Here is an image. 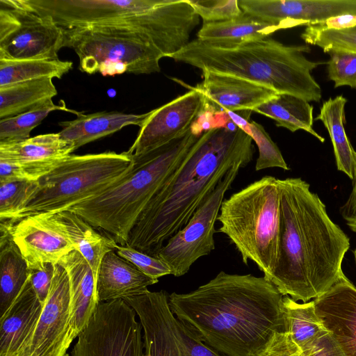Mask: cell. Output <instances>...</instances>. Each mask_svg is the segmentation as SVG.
<instances>
[{
  "label": "cell",
  "instance_id": "6",
  "mask_svg": "<svg viewBox=\"0 0 356 356\" xmlns=\"http://www.w3.org/2000/svg\"><path fill=\"white\" fill-rule=\"evenodd\" d=\"M199 137L191 127L183 136L163 146L143 154H131V164L123 176L67 210L125 246L147 203L181 165Z\"/></svg>",
  "mask_w": 356,
  "mask_h": 356
},
{
  "label": "cell",
  "instance_id": "41",
  "mask_svg": "<svg viewBox=\"0 0 356 356\" xmlns=\"http://www.w3.org/2000/svg\"><path fill=\"white\" fill-rule=\"evenodd\" d=\"M261 356H303L289 332L277 333Z\"/></svg>",
  "mask_w": 356,
  "mask_h": 356
},
{
  "label": "cell",
  "instance_id": "28",
  "mask_svg": "<svg viewBox=\"0 0 356 356\" xmlns=\"http://www.w3.org/2000/svg\"><path fill=\"white\" fill-rule=\"evenodd\" d=\"M346 102L347 99L342 95L330 98L323 102L315 120L323 122L330 134L338 170L345 173L352 180L356 164V152L344 128Z\"/></svg>",
  "mask_w": 356,
  "mask_h": 356
},
{
  "label": "cell",
  "instance_id": "39",
  "mask_svg": "<svg viewBox=\"0 0 356 356\" xmlns=\"http://www.w3.org/2000/svg\"><path fill=\"white\" fill-rule=\"evenodd\" d=\"M116 253L135 266L146 275L159 280L163 276L172 275L169 266L161 259L139 251L135 248L117 244Z\"/></svg>",
  "mask_w": 356,
  "mask_h": 356
},
{
  "label": "cell",
  "instance_id": "40",
  "mask_svg": "<svg viewBox=\"0 0 356 356\" xmlns=\"http://www.w3.org/2000/svg\"><path fill=\"white\" fill-rule=\"evenodd\" d=\"M55 265L46 264L40 269H29V280L41 304L44 305L51 286Z\"/></svg>",
  "mask_w": 356,
  "mask_h": 356
},
{
  "label": "cell",
  "instance_id": "2",
  "mask_svg": "<svg viewBox=\"0 0 356 356\" xmlns=\"http://www.w3.org/2000/svg\"><path fill=\"white\" fill-rule=\"evenodd\" d=\"M250 136L231 120L204 131L185 159L147 203L126 245L154 256L182 229L226 173L252 160Z\"/></svg>",
  "mask_w": 356,
  "mask_h": 356
},
{
  "label": "cell",
  "instance_id": "30",
  "mask_svg": "<svg viewBox=\"0 0 356 356\" xmlns=\"http://www.w3.org/2000/svg\"><path fill=\"white\" fill-rule=\"evenodd\" d=\"M313 106L303 99L279 93L252 111L274 120L277 127L286 128L292 132L302 129L323 143L325 138L313 129Z\"/></svg>",
  "mask_w": 356,
  "mask_h": 356
},
{
  "label": "cell",
  "instance_id": "23",
  "mask_svg": "<svg viewBox=\"0 0 356 356\" xmlns=\"http://www.w3.org/2000/svg\"><path fill=\"white\" fill-rule=\"evenodd\" d=\"M159 280L152 278L115 251H110L103 257L97 275V293L99 302L140 295Z\"/></svg>",
  "mask_w": 356,
  "mask_h": 356
},
{
  "label": "cell",
  "instance_id": "25",
  "mask_svg": "<svg viewBox=\"0 0 356 356\" xmlns=\"http://www.w3.org/2000/svg\"><path fill=\"white\" fill-rule=\"evenodd\" d=\"M0 316L14 302L26 282L29 268L12 239V222L0 220Z\"/></svg>",
  "mask_w": 356,
  "mask_h": 356
},
{
  "label": "cell",
  "instance_id": "10",
  "mask_svg": "<svg viewBox=\"0 0 356 356\" xmlns=\"http://www.w3.org/2000/svg\"><path fill=\"white\" fill-rule=\"evenodd\" d=\"M124 300L138 316L144 356H224L204 343L173 314L165 291L147 290Z\"/></svg>",
  "mask_w": 356,
  "mask_h": 356
},
{
  "label": "cell",
  "instance_id": "37",
  "mask_svg": "<svg viewBox=\"0 0 356 356\" xmlns=\"http://www.w3.org/2000/svg\"><path fill=\"white\" fill-rule=\"evenodd\" d=\"M325 53L330 55L328 78L334 81V88L348 86L356 88V53L341 49H329Z\"/></svg>",
  "mask_w": 356,
  "mask_h": 356
},
{
  "label": "cell",
  "instance_id": "43",
  "mask_svg": "<svg viewBox=\"0 0 356 356\" xmlns=\"http://www.w3.org/2000/svg\"><path fill=\"white\" fill-rule=\"evenodd\" d=\"M355 26H356V15H343L307 25L305 30L309 32H318L327 30H342Z\"/></svg>",
  "mask_w": 356,
  "mask_h": 356
},
{
  "label": "cell",
  "instance_id": "42",
  "mask_svg": "<svg viewBox=\"0 0 356 356\" xmlns=\"http://www.w3.org/2000/svg\"><path fill=\"white\" fill-rule=\"evenodd\" d=\"M302 352L303 356H346L327 331L321 334Z\"/></svg>",
  "mask_w": 356,
  "mask_h": 356
},
{
  "label": "cell",
  "instance_id": "9",
  "mask_svg": "<svg viewBox=\"0 0 356 356\" xmlns=\"http://www.w3.org/2000/svg\"><path fill=\"white\" fill-rule=\"evenodd\" d=\"M65 47L72 49L79 70L104 76L124 73L159 72L164 55L147 37L136 31L111 26L64 29Z\"/></svg>",
  "mask_w": 356,
  "mask_h": 356
},
{
  "label": "cell",
  "instance_id": "5",
  "mask_svg": "<svg viewBox=\"0 0 356 356\" xmlns=\"http://www.w3.org/2000/svg\"><path fill=\"white\" fill-rule=\"evenodd\" d=\"M31 6L63 29L111 26L136 31L164 57L187 45L200 22L186 0H33Z\"/></svg>",
  "mask_w": 356,
  "mask_h": 356
},
{
  "label": "cell",
  "instance_id": "29",
  "mask_svg": "<svg viewBox=\"0 0 356 356\" xmlns=\"http://www.w3.org/2000/svg\"><path fill=\"white\" fill-rule=\"evenodd\" d=\"M52 79L29 80L0 87V120L27 112L56 96Z\"/></svg>",
  "mask_w": 356,
  "mask_h": 356
},
{
  "label": "cell",
  "instance_id": "24",
  "mask_svg": "<svg viewBox=\"0 0 356 356\" xmlns=\"http://www.w3.org/2000/svg\"><path fill=\"white\" fill-rule=\"evenodd\" d=\"M150 114L124 113L120 111H102L90 114L81 112L73 120L60 122V137L70 143L74 150L129 125L141 127Z\"/></svg>",
  "mask_w": 356,
  "mask_h": 356
},
{
  "label": "cell",
  "instance_id": "36",
  "mask_svg": "<svg viewBox=\"0 0 356 356\" xmlns=\"http://www.w3.org/2000/svg\"><path fill=\"white\" fill-rule=\"evenodd\" d=\"M301 38L307 44L320 47L324 52L329 49H341L356 53V26L318 32L305 30Z\"/></svg>",
  "mask_w": 356,
  "mask_h": 356
},
{
  "label": "cell",
  "instance_id": "13",
  "mask_svg": "<svg viewBox=\"0 0 356 356\" xmlns=\"http://www.w3.org/2000/svg\"><path fill=\"white\" fill-rule=\"evenodd\" d=\"M245 166H233L195 211L186 225L172 236L154 257L165 262L172 275L181 277L193 264L215 249V224L226 192Z\"/></svg>",
  "mask_w": 356,
  "mask_h": 356
},
{
  "label": "cell",
  "instance_id": "8",
  "mask_svg": "<svg viewBox=\"0 0 356 356\" xmlns=\"http://www.w3.org/2000/svg\"><path fill=\"white\" fill-rule=\"evenodd\" d=\"M127 152L70 154L37 181L15 222L37 213H59L104 190L129 168Z\"/></svg>",
  "mask_w": 356,
  "mask_h": 356
},
{
  "label": "cell",
  "instance_id": "31",
  "mask_svg": "<svg viewBox=\"0 0 356 356\" xmlns=\"http://www.w3.org/2000/svg\"><path fill=\"white\" fill-rule=\"evenodd\" d=\"M73 67L58 59L0 60V87L42 78L61 79Z\"/></svg>",
  "mask_w": 356,
  "mask_h": 356
},
{
  "label": "cell",
  "instance_id": "16",
  "mask_svg": "<svg viewBox=\"0 0 356 356\" xmlns=\"http://www.w3.org/2000/svg\"><path fill=\"white\" fill-rule=\"evenodd\" d=\"M204 98L195 87L171 102L150 111L128 150L143 154L183 136L203 112Z\"/></svg>",
  "mask_w": 356,
  "mask_h": 356
},
{
  "label": "cell",
  "instance_id": "46",
  "mask_svg": "<svg viewBox=\"0 0 356 356\" xmlns=\"http://www.w3.org/2000/svg\"><path fill=\"white\" fill-rule=\"evenodd\" d=\"M354 257H355V264H356V249L354 250Z\"/></svg>",
  "mask_w": 356,
  "mask_h": 356
},
{
  "label": "cell",
  "instance_id": "7",
  "mask_svg": "<svg viewBox=\"0 0 356 356\" xmlns=\"http://www.w3.org/2000/svg\"><path fill=\"white\" fill-rule=\"evenodd\" d=\"M218 220L245 264L252 261L268 280L278 259L280 232L279 179L265 176L225 199Z\"/></svg>",
  "mask_w": 356,
  "mask_h": 356
},
{
  "label": "cell",
  "instance_id": "17",
  "mask_svg": "<svg viewBox=\"0 0 356 356\" xmlns=\"http://www.w3.org/2000/svg\"><path fill=\"white\" fill-rule=\"evenodd\" d=\"M243 12L284 29L356 15V0H238Z\"/></svg>",
  "mask_w": 356,
  "mask_h": 356
},
{
  "label": "cell",
  "instance_id": "12",
  "mask_svg": "<svg viewBox=\"0 0 356 356\" xmlns=\"http://www.w3.org/2000/svg\"><path fill=\"white\" fill-rule=\"evenodd\" d=\"M123 299L99 303L70 356H144L142 327Z\"/></svg>",
  "mask_w": 356,
  "mask_h": 356
},
{
  "label": "cell",
  "instance_id": "15",
  "mask_svg": "<svg viewBox=\"0 0 356 356\" xmlns=\"http://www.w3.org/2000/svg\"><path fill=\"white\" fill-rule=\"evenodd\" d=\"M11 237L31 270L57 264L75 250L57 213H37L13 222Z\"/></svg>",
  "mask_w": 356,
  "mask_h": 356
},
{
  "label": "cell",
  "instance_id": "27",
  "mask_svg": "<svg viewBox=\"0 0 356 356\" xmlns=\"http://www.w3.org/2000/svg\"><path fill=\"white\" fill-rule=\"evenodd\" d=\"M57 213L75 250L88 261L97 280L103 257L108 252L115 251L118 243L110 236L95 231L94 227L72 211Z\"/></svg>",
  "mask_w": 356,
  "mask_h": 356
},
{
  "label": "cell",
  "instance_id": "3",
  "mask_svg": "<svg viewBox=\"0 0 356 356\" xmlns=\"http://www.w3.org/2000/svg\"><path fill=\"white\" fill-rule=\"evenodd\" d=\"M279 184L278 259L268 280L282 296L307 302L325 293L343 273L350 239L307 182L296 177L279 179Z\"/></svg>",
  "mask_w": 356,
  "mask_h": 356
},
{
  "label": "cell",
  "instance_id": "44",
  "mask_svg": "<svg viewBox=\"0 0 356 356\" xmlns=\"http://www.w3.org/2000/svg\"><path fill=\"white\" fill-rule=\"evenodd\" d=\"M339 211L348 227L356 233V164L350 193L346 201L341 206Z\"/></svg>",
  "mask_w": 356,
  "mask_h": 356
},
{
  "label": "cell",
  "instance_id": "26",
  "mask_svg": "<svg viewBox=\"0 0 356 356\" xmlns=\"http://www.w3.org/2000/svg\"><path fill=\"white\" fill-rule=\"evenodd\" d=\"M280 29H284L242 11L229 20L203 23L197 36V40L208 42L238 44L268 38Z\"/></svg>",
  "mask_w": 356,
  "mask_h": 356
},
{
  "label": "cell",
  "instance_id": "32",
  "mask_svg": "<svg viewBox=\"0 0 356 356\" xmlns=\"http://www.w3.org/2000/svg\"><path fill=\"white\" fill-rule=\"evenodd\" d=\"M283 305L287 332L301 350L327 331L316 314L314 300L298 303L284 296Z\"/></svg>",
  "mask_w": 356,
  "mask_h": 356
},
{
  "label": "cell",
  "instance_id": "1",
  "mask_svg": "<svg viewBox=\"0 0 356 356\" xmlns=\"http://www.w3.org/2000/svg\"><path fill=\"white\" fill-rule=\"evenodd\" d=\"M283 296L264 276H216L186 293L173 292V314L224 356H261L275 335L286 332Z\"/></svg>",
  "mask_w": 356,
  "mask_h": 356
},
{
  "label": "cell",
  "instance_id": "35",
  "mask_svg": "<svg viewBox=\"0 0 356 356\" xmlns=\"http://www.w3.org/2000/svg\"><path fill=\"white\" fill-rule=\"evenodd\" d=\"M37 187V181L0 180V220L15 219Z\"/></svg>",
  "mask_w": 356,
  "mask_h": 356
},
{
  "label": "cell",
  "instance_id": "4",
  "mask_svg": "<svg viewBox=\"0 0 356 356\" xmlns=\"http://www.w3.org/2000/svg\"><path fill=\"white\" fill-rule=\"evenodd\" d=\"M310 51L308 45L286 46L269 37L238 44L196 39L168 58L319 102L321 88L311 72L322 63L308 60L304 54Z\"/></svg>",
  "mask_w": 356,
  "mask_h": 356
},
{
  "label": "cell",
  "instance_id": "11",
  "mask_svg": "<svg viewBox=\"0 0 356 356\" xmlns=\"http://www.w3.org/2000/svg\"><path fill=\"white\" fill-rule=\"evenodd\" d=\"M65 30L23 0H0V60L58 59Z\"/></svg>",
  "mask_w": 356,
  "mask_h": 356
},
{
  "label": "cell",
  "instance_id": "21",
  "mask_svg": "<svg viewBox=\"0 0 356 356\" xmlns=\"http://www.w3.org/2000/svg\"><path fill=\"white\" fill-rule=\"evenodd\" d=\"M42 307L28 277L14 302L0 316V356H23Z\"/></svg>",
  "mask_w": 356,
  "mask_h": 356
},
{
  "label": "cell",
  "instance_id": "33",
  "mask_svg": "<svg viewBox=\"0 0 356 356\" xmlns=\"http://www.w3.org/2000/svg\"><path fill=\"white\" fill-rule=\"evenodd\" d=\"M229 119L241 129L251 137L257 145L259 156L256 161L257 171L270 168H280L289 170L280 149L272 140L263 126L255 121L249 122L250 115L247 113L227 112Z\"/></svg>",
  "mask_w": 356,
  "mask_h": 356
},
{
  "label": "cell",
  "instance_id": "38",
  "mask_svg": "<svg viewBox=\"0 0 356 356\" xmlns=\"http://www.w3.org/2000/svg\"><path fill=\"white\" fill-rule=\"evenodd\" d=\"M204 23L233 19L242 13L238 0H187Z\"/></svg>",
  "mask_w": 356,
  "mask_h": 356
},
{
  "label": "cell",
  "instance_id": "45",
  "mask_svg": "<svg viewBox=\"0 0 356 356\" xmlns=\"http://www.w3.org/2000/svg\"><path fill=\"white\" fill-rule=\"evenodd\" d=\"M25 179L30 180L27 173L17 164L0 160V180Z\"/></svg>",
  "mask_w": 356,
  "mask_h": 356
},
{
  "label": "cell",
  "instance_id": "19",
  "mask_svg": "<svg viewBox=\"0 0 356 356\" xmlns=\"http://www.w3.org/2000/svg\"><path fill=\"white\" fill-rule=\"evenodd\" d=\"M314 302L323 327L345 355L356 356V286L343 273Z\"/></svg>",
  "mask_w": 356,
  "mask_h": 356
},
{
  "label": "cell",
  "instance_id": "14",
  "mask_svg": "<svg viewBox=\"0 0 356 356\" xmlns=\"http://www.w3.org/2000/svg\"><path fill=\"white\" fill-rule=\"evenodd\" d=\"M70 300L67 273L57 264L48 297L23 356H68L67 350L76 338Z\"/></svg>",
  "mask_w": 356,
  "mask_h": 356
},
{
  "label": "cell",
  "instance_id": "34",
  "mask_svg": "<svg viewBox=\"0 0 356 356\" xmlns=\"http://www.w3.org/2000/svg\"><path fill=\"white\" fill-rule=\"evenodd\" d=\"M70 112L76 116L81 112L71 110L63 102L55 104L49 100L27 112L0 120V143H13L30 138L31 131L52 111Z\"/></svg>",
  "mask_w": 356,
  "mask_h": 356
},
{
  "label": "cell",
  "instance_id": "22",
  "mask_svg": "<svg viewBox=\"0 0 356 356\" xmlns=\"http://www.w3.org/2000/svg\"><path fill=\"white\" fill-rule=\"evenodd\" d=\"M66 270L70 282L72 325L75 337L85 329L99 302L97 278L86 259L76 250L58 262Z\"/></svg>",
  "mask_w": 356,
  "mask_h": 356
},
{
  "label": "cell",
  "instance_id": "18",
  "mask_svg": "<svg viewBox=\"0 0 356 356\" xmlns=\"http://www.w3.org/2000/svg\"><path fill=\"white\" fill-rule=\"evenodd\" d=\"M203 80L197 88L204 98L203 111H252L275 97L278 92L264 86L232 75L202 70Z\"/></svg>",
  "mask_w": 356,
  "mask_h": 356
},
{
  "label": "cell",
  "instance_id": "20",
  "mask_svg": "<svg viewBox=\"0 0 356 356\" xmlns=\"http://www.w3.org/2000/svg\"><path fill=\"white\" fill-rule=\"evenodd\" d=\"M74 151L73 145L58 133L45 134L0 143V160L19 165L31 181H38Z\"/></svg>",
  "mask_w": 356,
  "mask_h": 356
}]
</instances>
